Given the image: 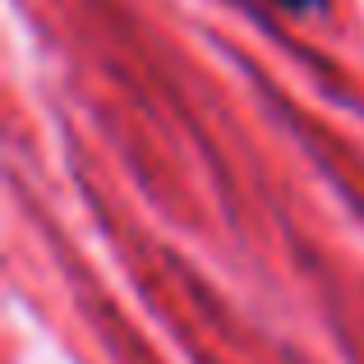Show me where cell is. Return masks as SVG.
Instances as JSON below:
<instances>
[{
  "mask_svg": "<svg viewBox=\"0 0 364 364\" xmlns=\"http://www.w3.org/2000/svg\"><path fill=\"white\" fill-rule=\"evenodd\" d=\"M282 9H295V14H304V9H318L323 0H277Z\"/></svg>",
  "mask_w": 364,
  "mask_h": 364,
  "instance_id": "1",
  "label": "cell"
}]
</instances>
